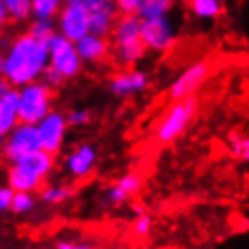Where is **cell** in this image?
<instances>
[{"label":"cell","mask_w":249,"mask_h":249,"mask_svg":"<svg viewBox=\"0 0 249 249\" xmlns=\"http://www.w3.org/2000/svg\"><path fill=\"white\" fill-rule=\"evenodd\" d=\"M51 65L49 44L35 38L29 33H18L4 45L0 58V74L9 85L22 89L40 81Z\"/></svg>","instance_id":"1"},{"label":"cell","mask_w":249,"mask_h":249,"mask_svg":"<svg viewBox=\"0 0 249 249\" xmlns=\"http://www.w3.org/2000/svg\"><path fill=\"white\" fill-rule=\"evenodd\" d=\"M199 110V96H190V98L170 101L168 105L164 107L161 116L157 118V121L154 123V126H152V132H150L152 141L159 146L175 143L195 123Z\"/></svg>","instance_id":"2"},{"label":"cell","mask_w":249,"mask_h":249,"mask_svg":"<svg viewBox=\"0 0 249 249\" xmlns=\"http://www.w3.org/2000/svg\"><path fill=\"white\" fill-rule=\"evenodd\" d=\"M143 18L139 15H119L114 31L110 35L114 62L124 69L134 67L146 56V45L143 42Z\"/></svg>","instance_id":"3"},{"label":"cell","mask_w":249,"mask_h":249,"mask_svg":"<svg viewBox=\"0 0 249 249\" xmlns=\"http://www.w3.org/2000/svg\"><path fill=\"white\" fill-rule=\"evenodd\" d=\"M54 110V90L44 83L35 81L20 89V123L38 124Z\"/></svg>","instance_id":"4"},{"label":"cell","mask_w":249,"mask_h":249,"mask_svg":"<svg viewBox=\"0 0 249 249\" xmlns=\"http://www.w3.org/2000/svg\"><path fill=\"white\" fill-rule=\"evenodd\" d=\"M2 156L7 164H15L25 159L27 156H31L38 150H42V143H40V136H38L36 124L29 123H20L18 126H15L6 137H2Z\"/></svg>","instance_id":"5"},{"label":"cell","mask_w":249,"mask_h":249,"mask_svg":"<svg viewBox=\"0 0 249 249\" xmlns=\"http://www.w3.org/2000/svg\"><path fill=\"white\" fill-rule=\"evenodd\" d=\"M212 72L213 60L204 58V60H199V62H193L192 65H188L181 74L170 83L168 90H166L168 100L174 101L190 98V96H197V92L206 85V81L212 78Z\"/></svg>","instance_id":"6"},{"label":"cell","mask_w":249,"mask_h":249,"mask_svg":"<svg viewBox=\"0 0 249 249\" xmlns=\"http://www.w3.org/2000/svg\"><path fill=\"white\" fill-rule=\"evenodd\" d=\"M49 53L51 67L60 71L67 78V81L74 80L76 76L81 74L85 63H83L80 53L76 49V42H72V40L65 38L63 35L56 33L49 42Z\"/></svg>","instance_id":"7"},{"label":"cell","mask_w":249,"mask_h":249,"mask_svg":"<svg viewBox=\"0 0 249 249\" xmlns=\"http://www.w3.org/2000/svg\"><path fill=\"white\" fill-rule=\"evenodd\" d=\"M141 36H143V42L146 45L148 53H156V54L168 53L177 42L175 25L168 17L144 18Z\"/></svg>","instance_id":"8"},{"label":"cell","mask_w":249,"mask_h":249,"mask_svg":"<svg viewBox=\"0 0 249 249\" xmlns=\"http://www.w3.org/2000/svg\"><path fill=\"white\" fill-rule=\"evenodd\" d=\"M54 22L58 33L72 42H78L90 33V11L85 6L65 4Z\"/></svg>","instance_id":"9"},{"label":"cell","mask_w":249,"mask_h":249,"mask_svg":"<svg viewBox=\"0 0 249 249\" xmlns=\"http://www.w3.org/2000/svg\"><path fill=\"white\" fill-rule=\"evenodd\" d=\"M150 87V76L143 69H124L118 74H114L108 83H107V90L110 96L118 98V100H126L137 94H143Z\"/></svg>","instance_id":"10"},{"label":"cell","mask_w":249,"mask_h":249,"mask_svg":"<svg viewBox=\"0 0 249 249\" xmlns=\"http://www.w3.org/2000/svg\"><path fill=\"white\" fill-rule=\"evenodd\" d=\"M38 136H40V143H42V150H47L51 154H60L65 143L69 130V121L67 114H63L62 110H53L49 116H45L40 123L36 124Z\"/></svg>","instance_id":"11"},{"label":"cell","mask_w":249,"mask_h":249,"mask_svg":"<svg viewBox=\"0 0 249 249\" xmlns=\"http://www.w3.org/2000/svg\"><path fill=\"white\" fill-rule=\"evenodd\" d=\"M96 166H98V150L89 143L78 144L74 150H71L63 157V170L74 181L90 177Z\"/></svg>","instance_id":"12"},{"label":"cell","mask_w":249,"mask_h":249,"mask_svg":"<svg viewBox=\"0 0 249 249\" xmlns=\"http://www.w3.org/2000/svg\"><path fill=\"white\" fill-rule=\"evenodd\" d=\"M20 124V89L0 81V136L6 137Z\"/></svg>","instance_id":"13"},{"label":"cell","mask_w":249,"mask_h":249,"mask_svg":"<svg viewBox=\"0 0 249 249\" xmlns=\"http://www.w3.org/2000/svg\"><path fill=\"white\" fill-rule=\"evenodd\" d=\"M141 188H143L141 175L128 172V174L118 177L110 186L107 188L105 193H103V199H101V204L110 206V208L126 204L132 197H136L137 193L141 192Z\"/></svg>","instance_id":"14"},{"label":"cell","mask_w":249,"mask_h":249,"mask_svg":"<svg viewBox=\"0 0 249 249\" xmlns=\"http://www.w3.org/2000/svg\"><path fill=\"white\" fill-rule=\"evenodd\" d=\"M89 11H90V33L98 36L110 38L116 20L119 18L116 2L114 0H94Z\"/></svg>","instance_id":"15"},{"label":"cell","mask_w":249,"mask_h":249,"mask_svg":"<svg viewBox=\"0 0 249 249\" xmlns=\"http://www.w3.org/2000/svg\"><path fill=\"white\" fill-rule=\"evenodd\" d=\"M76 49L80 53L83 63H89V65L103 63L108 56H112V42H110V38L98 36L94 33H89L87 36L78 40Z\"/></svg>","instance_id":"16"},{"label":"cell","mask_w":249,"mask_h":249,"mask_svg":"<svg viewBox=\"0 0 249 249\" xmlns=\"http://www.w3.org/2000/svg\"><path fill=\"white\" fill-rule=\"evenodd\" d=\"M6 184L11 186L15 192L38 193V192H42V188L45 186V181L35 177L33 174H29L20 162H15V164H7Z\"/></svg>","instance_id":"17"},{"label":"cell","mask_w":249,"mask_h":249,"mask_svg":"<svg viewBox=\"0 0 249 249\" xmlns=\"http://www.w3.org/2000/svg\"><path fill=\"white\" fill-rule=\"evenodd\" d=\"M188 9L193 18L197 20H217L224 13V2L222 0H190Z\"/></svg>","instance_id":"18"},{"label":"cell","mask_w":249,"mask_h":249,"mask_svg":"<svg viewBox=\"0 0 249 249\" xmlns=\"http://www.w3.org/2000/svg\"><path fill=\"white\" fill-rule=\"evenodd\" d=\"M0 6L7 11L9 22L13 24H25L35 18L33 0H0Z\"/></svg>","instance_id":"19"},{"label":"cell","mask_w":249,"mask_h":249,"mask_svg":"<svg viewBox=\"0 0 249 249\" xmlns=\"http://www.w3.org/2000/svg\"><path fill=\"white\" fill-rule=\"evenodd\" d=\"M74 195V188L69 184H47L40 192V200L45 206H60Z\"/></svg>","instance_id":"20"},{"label":"cell","mask_w":249,"mask_h":249,"mask_svg":"<svg viewBox=\"0 0 249 249\" xmlns=\"http://www.w3.org/2000/svg\"><path fill=\"white\" fill-rule=\"evenodd\" d=\"M67 0H33V15L35 18L56 20Z\"/></svg>","instance_id":"21"},{"label":"cell","mask_w":249,"mask_h":249,"mask_svg":"<svg viewBox=\"0 0 249 249\" xmlns=\"http://www.w3.org/2000/svg\"><path fill=\"white\" fill-rule=\"evenodd\" d=\"M27 33H29V35H33L35 38H38V40H42V42H47V44H49L51 38L58 33L56 22H54V20L33 18L31 22H29Z\"/></svg>","instance_id":"22"},{"label":"cell","mask_w":249,"mask_h":249,"mask_svg":"<svg viewBox=\"0 0 249 249\" xmlns=\"http://www.w3.org/2000/svg\"><path fill=\"white\" fill-rule=\"evenodd\" d=\"M174 7V0H144L139 17L141 18H159L168 17V13Z\"/></svg>","instance_id":"23"},{"label":"cell","mask_w":249,"mask_h":249,"mask_svg":"<svg viewBox=\"0 0 249 249\" xmlns=\"http://www.w3.org/2000/svg\"><path fill=\"white\" fill-rule=\"evenodd\" d=\"M228 150L235 159L249 162V136L231 132L228 136Z\"/></svg>","instance_id":"24"},{"label":"cell","mask_w":249,"mask_h":249,"mask_svg":"<svg viewBox=\"0 0 249 249\" xmlns=\"http://www.w3.org/2000/svg\"><path fill=\"white\" fill-rule=\"evenodd\" d=\"M35 208H36V197H35V193L15 192V197H13V202H11L13 215L24 217V215H29L31 212H35Z\"/></svg>","instance_id":"25"},{"label":"cell","mask_w":249,"mask_h":249,"mask_svg":"<svg viewBox=\"0 0 249 249\" xmlns=\"http://www.w3.org/2000/svg\"><path fill=\"white\" fill-rule=\"evenodd\" d=\"M67 121L72 128H83L92 123V112L89 108H71L67 112Z\"/></svg>","instance_id":"26"},{"label":"cell","mask_w":249,"mask_h":249,"mask_svg":"<svg viewBox=\"0 0 249 249\" xmlns=\"http://www.w3.org/2000/svg\"><path fill=\"white\" fill-rule=\"evenodd\" d=\"M132 231H134V235L139 238H144L150 235V231H152V218L146 212L143 213H137L136 218H134V224H132Z\"/></svg>","instance_id":"27"},{"label":"cell","mask_w":249,"mask_h":249,"mask_svg":"<svg viewBox=\"0 0 249 249\" xmlns=\"http://www.w3.org/2000/svg\"><path fill=\"white\" fill-rule=\"evenodd\" d=\"M42 81L44 83H47L53 90H58V89H62L65 83H67V78L60 72V71H56L54 67H47V71H45V74L44 78H42Z\"/></svg>","instance_id":"28"},{"label":"cell","mask_w":249,"mask_h":249,"mask_svg":"<svg viewBox=\"0 0 249 249\" xmlns=\"http://www.w3.org/2000/svg\"><path fill=\"white\" fill-rule=\"evenodd\" d=\"M119 15H139L144 0H114Z\"/></svg>","instance_id":"29"},{"label":"cell","mask_w":249,"mask_h":249,"mask_svg":"<svg viewBox=\"0 0 249 249\" xmlns=\"http://www.w3.org/2000/svg\"><path fill=\"white\" fill-rule=\"evenodd\" d=\"M13 197H15V190L11 186H2L0 188V212L6 213L11 212V202Z\"/></svg>","instance_id":"30"},{"label":"cell","mask_w":249,"mask_h":249,"mask_svg":"<svg viewBox=\"0 0 249 249\" xmlns=\"http://www.w3.org/2000/svg\"><path fill=\"white\" fill-rule=\"evenodd\" d=\"M54 249H98L96 246L89 242H72V240H60L56 242Z\"/></svg>","instance_id":"31"},{"label":"cell","mask_w":249,"mask_h":249,"mask_svg":"<svg viewBox=\"0 0 249 249\" xmlns=\"http://www.w3.org/2000/svg\"><path fill=\"white\" fill-rule=\"evenodd\" d=\"M94 0H67V4H78V6H85V7H90Z\"/></svg>","instance_id":"32"},{"label":"cell","mask_w":249,"mask_h":249,"mask_svg":"<svg viewBox=\"0 0 249 249\" xmlns=\"http://www.w3.org/2000/svg\"><path fill=\"white\" fill-rule=\"evenodd\" d=\"M182 2H186V4H188V2H190V0H182Z\"/></svg>","instance_id":"33"}]
</instances>
